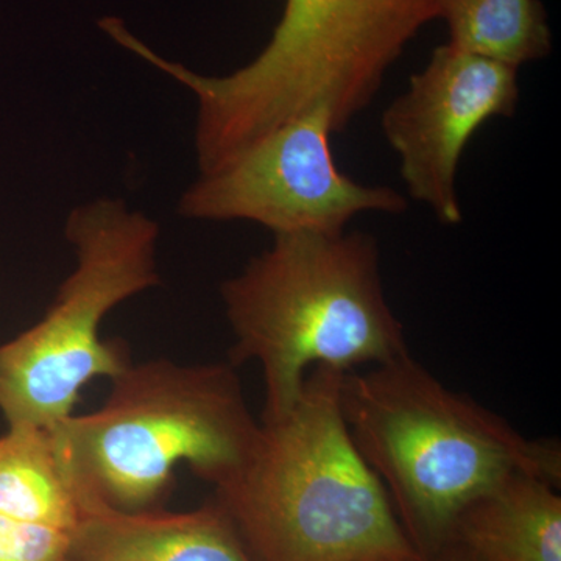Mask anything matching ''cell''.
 Returning <instances> with one entry per match:
<instances>
[{
    "mask_svg": "<svg viewBox=\"0 0 561 561\" xmlns=\"http://www.w3.org/2000/svg\"><path fill=\"white\" fill-rule=\"evenodd\" d=\"M438 7L440 0H284L260 55L220 77L161 57L127 25L111 39L195 95L203 175L309 111H328L334 133L345 130L408 44L438 20Z\"/></svg>",
    "mask_w": 561,
    "mask_h": 561,
    "instance_id": "obj_1",
    "label": "cell"
},
{
    "mask_svg": "<svg viewBox=\"0 0 561 561\" xmlns=\"http://www.w3.org/2000/svg\"><path fill=\"white\" fill-rule=\"evenodd\" d=\"M351 438L423 559L451 542L472 502L516 472L560 485L561 451L438 381L411 353L341 378Z\"/></svg>",
    "mask_w": 561,
    "mask_h": 561,
    "instance_id": "obj_2",
    "label": "cell"
},
{
    "mask_svg": "<svg viewBox=\"0 0 561 561\" xmlns=\"http://www.w3.org/2000/svg\"><path fill=\"white\" fill-rule=\"evenodd\" d=\"M341 378L312 368L294 408L261 421L245 467L216 486L254 561H426L351 438Z\"/></svg>",
    "mask_w": 561,
    "mask_h": 561,
    "instance_id": "obj_3",
    "label": "cell"
},
{
    "mask_svg": "<svg viewBox=\"0 0 561 561\" xmlns=\"http://www.w3.org/2000/svg\"><path fill=\"white\" fill-rule=\"evenodd\" d=\"M220 295L234 334L231 364L261 367L262 421L294 408L312 368L346 373L409 353L367 232L276 234Z\"/></svg>",
    "mask_w": 561,
    "mask_h": 561,
    "instance_id": "obj_4",
    "label": "cell"
},
{
    "mask_svg": "<svg viewBox=\"0 0 561 561\" xmlns=\"http://www.w3.org/2000/svg\"><path fill=\"white\" fill-rule=\"evenodd\" d=\"M111 383L101 409L51 427L83 505L150 511L179 465L220 486L256 448L261 423L231 362H131Z\"/></svg>",
    "mask_w": 561,
    "mask_h": 561,
    "instance_id": "obj_5",
    "label": "cell"
},
{
    "mask_svg": "<svg viewBox=\"0 0 561 561\" xmlns=\"http://www.w3.org/2000/svg\"><path fill=\"white\" fill-rule=\"evenodd\" d=\"M76 267L43 319L0 345V412L9 426L54 427L95 378L131 364L101 324L122 302L157 287L160 227L116 198L79 206L66 221Z\"/></svg>",
    "mask_w": 561,
    "mask_h": 561,
    "instance_id": "obj_6",
    "label": "cell"
},
{
    "mask_svg": "<svg viewBox=\"0 0 561 561\" xmlns=\"http://www.w3.org/2000/svg\"><path fill=\"white\" fill-rule=\"evenodd\" d=\"M328 111L313 110L280 125L221 168L203 173L181 195V216L247 220L276 234H341L362 213L400 214L408 198L367 186L337 168Z\"/></svg>",
    "mask_w": 561,
    "mask_h": 561,
    "instance_id": "obj_7",
    "label": "cell"
},
{
    "mask_svg": "<svg viewBox=\"0 0 561 561\" xmlns=\"http://www.w3.org/2000/svg\"><path fill=\"white\" fill-rule=\"evenodd\" d=\"M518 70L445 44L383 111L382 133L400 157L409 195L443 225L463 220L457 194L461 153L491 117L515 114Z\"/></svg>",
    "mask_w": 561,
    "mask_h": 561,
    "instance_id": "obj_8",
    "label": "cell"
},
{
    "mask_svg": "<svg viewBox=\"0 0 561 561\" xmlns=\"http://www.w3.org/2000/svg\"><path fill=\"white\" fill-rule=\"evenodd\" d=\"M72 561H254L219 504L186 513L127 512L88 502Z\"/></svg>",
    "mask_w": 561,
    "mask_h": 561,
    "instance_id": "obj_9",
    "label": "cell"
},
{
    "mask_svg": "<svg viewBox=\"0 0 561 561\" xmlns=\"http://www.w3.org/2000/svg\"><path fill=\"white\" fill-rule=\"evenodd\" d=\"M559 486L516 472L461 513L449 545L479 561H561Z\"/></svg>",
    "mask_w": 561,
    "mask_h": 561,
    "instance_id": "obj_10",
    "label": "cell"
},
{
    "mask_svg": "<svg viewBox=\"0 0 561 561\" xmlns=\"http://www.w3.org/2000/svg\"><path fill=\"white\" fill-rule=\"evenodd\" d=\"M81 512L51 427L9 426L0 435V515L72 534Z\"/></svg>",
    "mask_w": 561,
    "mask_h": 561,
    "instance_id": "obj_11",
    "label": "cell"
},
{
    "mask_svg": "<svg viewBox=\"0 0 561 561\" xmlns=\"http://www.w3.org/2000/svg\"><path fill=\"white\" fill-rule=\"evenodd\" d=\"M438 20L448 25L451 46L516 69L552 51L541 0H440Z\"/></svg>",
    "mask_w": 561,
    "mask_h": 561,
    "instance_id": "obj_12",
    "label": "cell"
},
{
    "mask_svg": "<svg viewBox=\"0 0 561 561\" xmlns=\"http://www.w3.org/2000/svg\"><path fill=\"white\" fill-rule=\"evenodd\" d=\"M70 531L0 515V561H72Z\"/></svg>",
    "mask_w": 561,
    "mask_h": 561,
    "instance_id": "obj_13",
    "label": "cell"
},
{
    "mask_svg": "<svg viewBox=\"0 0 561 561\" xmlns=\"http://www.w3.org/2000/svg\"><path fill=\"white\" fill-rule=\"evenodd\" d=\"M463 552L465 553H461L460 557H451V559H449L448 561H479V560H476L474 557L471 556V553H468L467 551H465L463 549Z\"/></svg>",
    "mask_w": 561,
    "mask_h": 561,
    "instance_id": "obj_14",
    "label": "cell"
}]
</instances>
